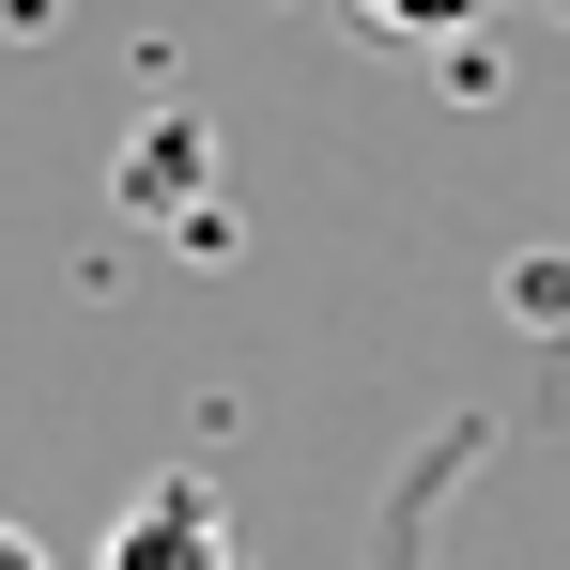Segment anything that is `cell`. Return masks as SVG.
I'll return each instance as SVG.
<instances>
[{
	"instance_id": "cell-1",
	"label": "cell",
	"mask_w": 570,
	"mask_h": 570,
	"mask_svg": "<svg viewBox=\"0 0 570 570\" xmlns=\"http://www.w3.org/2000/svg\"><path fill=\"white\" fill-rule=\"evenodd\" d=\"M94 570H232V509H216V478H155V493L108 524Z\"/></svg>"
},
{
	"instance_id": "cell-2",
	"label": "cell",
	"mask_w": 570,
	"mask_h": 570,
	"mask_svg": "<svg viewBox=\"0 0 570 570\" xmlns=\"http://www.w3.org/2000/svg\"><path fill=\"white\" fill-rule=\"evenodd\" d=\"M355 16H371V31H416V47H463L493 0H355Z\"/></svg>"
},
{
	"instance_id": "cell-3",
	"label": "cell",
	"mask_w": 570,
	"mask_h": 570,
	"mask_svg": "<svg viewBox=\"0 0 570 570\" xmlns=\"http://www.w3.org/2000/svg\"><path fill=\"white\" fill-rule=\"evenodd\" d=\"M0 570H62V556H47V540H31V524H0Z\"/></svg>"
}]
</instances>
